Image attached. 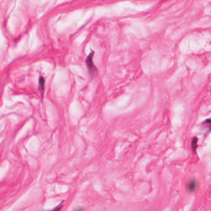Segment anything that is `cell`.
I'll return each instance as SVG.
<instances>
[{
    "label": "cell",
    "instance_id": "obj_1",
    "mask_svg": "<svg viewBox=\"0 0 211 211\" xmlns=\"http://www.w3.org/2000/svg\"><path fill=\"white\" fill-rule=\"evenodd\" d=\"M94 54V51H91L90 54L87 57L85 60V63L87 64V67L88 68V71H89V73L92 78H94L97 76L98 74V69L93 61Z\"/></svg>",
    "mask_w": 211,
    "mask_h": 211
},
{
    "label": "cell",
    "instance_id": "obj_2",
    "mask_svg": "<svg viewBox=\"0 0 211 211\" xmlns=\"http://www.w3.org/2000/svg\"><path fill=\"white\" fill-rule=\"evenodd\" d=\"M198 187V181L195 178L190 179L186 185V190L189 192H193L197 190Z\"/></svg>",
    "mask_w": 211,
    "mask_h": 211
},
{
    "label": "cell",
    "instance_id": "obj_3",
    "mask_svg": "<svg viewBox=\"0 0 211 211\" xmlns=\"http://www.w3.org/2000/svg\"><path fill=\"white\" fill-rule=\"evenodd\" d=\"M198 138L196 137H194L192 139V141H191V147L192 149V150L195 152L196 149L198 147Z\"/></svg>",
    "mask_w": 211,
    "mask_h": 211
},
{
    "label": "cell",
    "instance_id": "obj_4",
    "mask_svg": "<svg viewBox=\"0 0 211 211\" xmlns=\"http://www.w3.org/2000/svg\"><path fill=\"white\" fill-rule=\"evenodd\" d=\"M44 84H45V80H44L43 78L40 77V79H39V89H40V91H43Z\"/></svg>",
    "mask_w": 211,
    "mask_h": 211
},
{
    "label": "cell",
    "instance_id": "obj_5",
    "mask_svg": "<svg viewBox=\"0 0 211 211\" xmlns=\"http://www.w3.org/2000/svg\"><path fill=\"white\" fill-rule=\"evenodd\" d=\"M62 207H63V202H61L58 206H57L55 208H54V209L51 210H50V211H60V209L62 208Z\"/></svg>",
    "mask_w": 211,
    "mask_h": 211
},
{
    "label": "cell",
    "instance_id": "obj_6",
    "mask_svg": "<svg viewBox=\"0 0 211 211\" xmlns=\"http://www.w3.org/2000/svg\"><path fill=\"white\" fill-rule=\"evenodd\" d=\"M75 211H85L82 207H78V208H76V210Z\"/></svg>",
    "mask_w": 211,
    "mask_h": 211
}]
</instances>
